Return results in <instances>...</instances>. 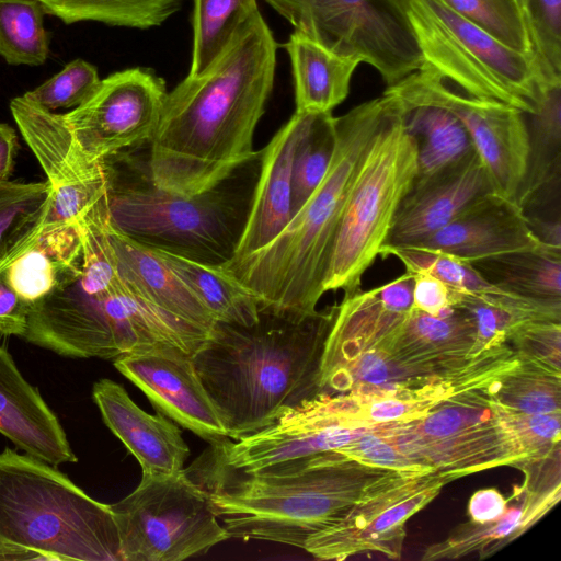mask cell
<instances>
[{
	"label": "cell",
	"mask_w": 561,
	"mask_h": 561,
	"mask_svg": "<svg viewBox=\"0 0 561 561\" xmlns=\"http://www.w3.org/2000/svg\"><path fill=\"white\" fill-rule=\"evenodd\" d=\"M256 10L257 0H193V49L188 76L206 71Z\"/></svg>",
	"instance_id": "obj_30"
},
{
	"label": "cell",
	"mask_w": 561,
	"mask_h": 561,
	"mask_svg": "<svg viewBox=\"0 0 561 561\" xmlns=\"http://www.w3.org/2000/svg\"><path fill=\"white\" fill-rule=\"evenodd\" d=\"M508 342L519 358L560 371L561 323L533 320L519 325Z\"/></svg>",
	"instance_id": "obj_39"
},
{
	"label": "cell",
	"mask_w": 561,
	"mask_h": 561,
	"mask_svg": "<svg viewBox=\"0 0 561 561\" xmlns=\"http://www.w3.org/2000/svg\"><path fill=\"white\" fill-rule=\"evenodd\" d=\"M332 113H313L293 164V217L323 180L334 148Z\"/></svg>",
	"instance_id": "obj_34"
},
{
	"label": "cell",
	"mask_w": 561,
	"mask_h": 561,
	"mask_svg": "<svg viewBox=\"0 0 561 561\" xmlns=\"http://www.w3.org/2000/svg\"><path fill=\"white\" fill-rule=\"evenodd\" d=\"M508 500L494 489L488 488L474 492L468 504L470 522L486 524L496 520L505 513Z\"/></svg>",
	"instance_id": "obj_43"
},
{
	"label": "cell",
	"mask_w": 561,
	"mask_h": 561,
	"mask_svg": "<svg viewBox=\"0 0 561 561\" xmlns=\"http://www.w3.org/2000/svg\"><path fill=\"white\" fill-rule=\"evenodd\" d=\"M0 548L43 560L122 561L111 506L50 463L11 448L0 454Z\"/></svg>",
	"instance_id": "obj_5"
},
{
	"label": "cell",
	"mask_w": 561,
	"mask_h": 561,
	"mask_svg": "<svg viewBox=\"0 0 561 561\" xmlns=\"http://www.w3.org/2000/svg\"><path fill=\"white\" fill-rule=\"evenodd\" d=\"M113 364L171 421L209 445L230 439L196 373L192 354L162 345L122 355Z\"/></svg>",
	"instance_id": "obj_15"
},
{
	"label": "cell",
	"mask_w": 561,
	"mask_h": 561,
	"mask_svg": "<svg viewBox=\"0 0 561 561\" xmlns=\"http://www.w3.org/2000/svg\"><path fill=\"white\" fill-rule=\"evenodd\" d=\"M337 451L365 463L385 469L401 472L434 471L416 466L371 427Z\"/></svg>",
	"instance_id": "obj_40"
},
{
	"label": "cell",
	"mask_w": 561,
	"mask_h": 561,
	"mask_svg": "<svg viewBox=\"0 0 561 561\" xmlns=\"http://www.w3.org/2000/svg\"><path fill=\"white\" fill-rule=\"evenodd\" d=\"M313 113L295 112L262 153L260 176L233 257L237 263L267 247L293 218V164Z\"/></svg>",
	"instance_id": "obj_18"
},
{
	"label": "cell",
	"mask_w": 561,
	"mask_h": 561,
	"mask_svg": "<svg viewBox=\"0 0 561 561\" xmlns=\"http://www.w3.org/2000/svg\"><path fill=\"white\" fill-rule=\"evenodd\" d=\"M37 0H0V56L13 66H39L49 55L50 35Z\"/></svg>",
	"instance_id": "obj_32"
},
{
	"label": "cell",
	"mask_w": 561,
	"mask_h": 561,
	"mask_svg": "<svg viewBox=\"0 0 561 561\" xmlns=\"http://www.w3.org/2000/svg\"><path fill=\"white\" fill-rule=\"evenodd\" d=\"M277 43L256 10L218 59L167 93L150 139L148 175L175 195L194 196L252 162L255 128L274 85Z\"/></svg>",
	"instance_id": "obj_1"
},
{
	"label": "cell",
	"mask_w": 561,
	"mask_h": 561,
	"mask_svg": "<svg viewBox=\"0 0 561 561\" xmlns=\"http://www.w3.org/2000/svg\"><path fill=\"white\" fill-rule=\"evenodd\" d=\"M337 305L312 312L261 309L251 325L217 323L192 355L230 439L275 423L321 394V364Z\"/></svg>",
	"instance_id": "obj_2"
},
{
	"label": "cell",
	"mask_w": 561,
	"mask_h": 561,
	"mask_svg": "<svg viewBox=\"0 0 561 561\" xmlns=\"http://www.w3.org/2000/svg\"><path fill=\"white\" fill-rule=\"evenodd\" d=\"M379 255L397 256L407 272L427 273L461 293H506L489 283L470 262L444 252L408 247L381 249Z\"/></svg>",
	"instance_id": "obj_36"
},
{
	"label": "cell",
	"mask_w": 561,
	"mask_h": 561,
	"mask_svg": "<svg viewBox=\"0 0 561 561\" xmlns=\"http://www.w3.org/2000/svg\"><path fill=\"white\" fill-rule=\"evenodd\" d=\"M150 249L184 282L217 323L251 325L256 322L259 299L224 266Z\"/></svg>",
	"instance_id": "obj_26"
},
{
	"label": "cell",
	"mask_w": 561,
	"mask_h": 561,
	"mask_svg": "<svg viewBox=\"0 0 561 561\" xmlns=\"http://www.w3.org/2000/svg\"><path fill=\"white\" fill-rule=\"evenodd\" d=\"M18 136L8 124L0 123V181H8L14 167Z\"/></svg>",
	"instance_id": "obj_45"
},
{
	"label": "cell",
	"mask_w": 561,
	"mask_h": 561,
	"mask_svg": "<svg viewBox=\"0 0 561 561\" xmlns=\"http://www.w3.org/2000/svg\"><path fill=\"white\" fill-rule=\"evenodd\" d=\"M100 81L96 68L78 58L23 95L48 111L75 108L94 92Z\"/></svg>",
	"instance_id": "obj_37"
},
{
	"label": "cell",
	"mask_w": 561,
	"mask_h": 561,
	"mask_svg": "<svg viewBox=\"0 0 561 561\" xmlns=\"http://www.w3.org/2000/svg\"><path fill=\"white\" fill-rule=\"evenodd\" d=\"M30 307L0 272V333L23 336L27 328Z\"/></svg>",
	"instance_id": "obj_42"
},
{
	"label": "cell",
	"mask_w": 561,
	"mask_h": 561,
	"mask_svg": "<svg viewBox=\"0 0 561 561\" xmlns=\"http://www.w3.org/2000/svg\"><path fill=\"white\" fill-rule=\"evenodd\" d=\"M0 433L25 454L53 466L78 461L58 417L2 346Z\"/></svg>",
	"instance_id": "obj_20"
},
{
	"label": "cell",
	"mask_w": 561,
	"mask_h": 561,
	"mask_svg": "<svg viewBox=\"0 0 561 561\" xmlns=\"http://www.w3.org/2000/svg\"><path fill=\"white\" fill-rule=\"evenodd\" d=\"M451 481L437 471H397L337 523L309 537L302 549L320 560H344L363 553L399 559L407 522Z\"/></svg>",
	"instance_id": "obj_11"
},
{
	"label": "cell",
	"mask_w": 561,
	"mask_h": 561,
	"mask_svg": "<svg viewBox=\"0 0 561 561\" xmlns=\"http://www.w3.org/2000/svg\"><path fill=\"white\" fill-rule=\"evenodd\" d=\"M167 93L153 70L128 68L102 79L82 104L62 115L85 156L100 161L150 141Z\"/></svg>",
	"instance_id": "obj_12"
},
{
	"label": "cell",
	"mask_w": 561,
	"mask_h": 561,
	"mask_svg": "<svg viewBox=\"0 0 561 561\" xmlns=\"http://www.w3.org/2000/svg\"><path fill=\"white\" fill-rule=\"evenodd\" d=\"M534 50L549 82H561V0H527Z\"/></svg>",
	"instance_id": "obj_38"
},
{
	"label": "cell",
	"mask_w": 561,
	"mask_h": 561,
	"mask_svg": "<svg viewBox=\"0 0 561 561\" xmlns=\"http://www.w3.org/2000/svg\"><path fill=\"white\" fill-rule=\"evenodd\" d=\"M375 134L346 197L323 290H359L364 273L379 255L396 213L417 172V147L396 100Z\"/></svg>",
	"instance_id": "obj_7"
},
{
	"label": "cell",
	"mask_w": 561,
	"mask_h": 561,
	"mask_svg": "<svg viewBox=\"0 0 561 561\" xmlns=\"http://www.w3.org/2000/svg\"><path fill=\"white\" fill-rule=\"evenodd\" d=\"M330 51L369 64L391 85L417 70L422 53L401 0H264Z\"/></svg>",
	"instance_id": "obj_10"
},
{
	"label": "cell",
	"mask_w": 561,
	"mask_h": 561,
	"mask_svg": "<svg viewBox=\"0 0 561 561\" xmlns=\"http://www.w3.org/2000/svg\"><path fill=\"white\" fill-rule=\"evenodd\" d=\"M471 264L489 283L508 294L561 301V251H516Z\"/></svg>",
	"instance_id": "obj_27"
},
{
	"label": "cell",
	"mask_w": 561,
	"mask_h": 561,
	"mask_svg": "<svg viewBox=\"0 0 561 561\" xmlns=\"http://www.w3.org/2000/svg\"><path fill=\"white\" fill-rule=\"evenodd\" d=\"M209 495L230 538L302 549L397 470L339 451L297 460L262 473L213 463L203 455L185 470ZM401 472V471H400Z\"/></svg>",
	"instance_id": "obj_3"
},
{
	"label": "cell",
	"mask_w": 561,
	"mask_h": 561,
	"mask_svg": "<svg viewBox=\"0 0 561 561\" xmlns=\"http://www.w3.org/2000/svg\"><path fill=\"white\" fill-rule=\"evenodd\" d=\"M110 506L122 561H181L230 538L208 493L185 469L142 473L138 486Z\"/></svg>",
	"instance_id": "obj_9"
},
{
	"label": "cell",
	"mask_w": 561,
	"mask_h": 561,
	"mask_svg": "<svg viewBox=\"0 0 561 561\" xmlns=\"http://www.w3.org/2000/svg\"><path fill=\"white\" fill-rule=\"evenodd\" d=\"M103 162L108 220L117 230L149 248L213 265L233 257L252 195L232 191L228 179L194 196L175 195L152 184L148 173L131 180L111 158Z\"/></svg>",
	"instance_id": "obj_6"
},
{
	"label": "cell",
	"mask_w": 561,
	"mask_h": 561,
	"mask_svg": "<svg viewBox=\"0 0 561 561\" xmlns=\"http://www.w3.org/2000/svg\"><path fill=\"white\" fill-rule=\"evenodd\" d=\"M10 110L50 185L39 230L76 221L106 195L103 160L92 161L85 156L62 114L48 111L24 95L12 99Z\"/></svg>",
	"instance_id": "obj_14"
},
{
	"label": "cell",
	"mask_w": 561,
	"mask_h": 561,
	"mask_svg": "<svg viewBox=\"0 0 561 561\" xmlns=\"http://www.w3.org/2000/svg\"><path fill=\"white\" fill-rule=\"evenodd\" d=\"M123 280L147 302L208 335L217 322L184 282L148 247L117 230L106 220Z\"/></svg>",
	"instance_id": "obj_21"
},
{
	"label": "cell",
	"mask_w": 561,
	"mask_h": 561,
	"mask_svg": "<svg viewBox=\"0 0 561 561\" xmlns=\"http://www.w3.org/2000/svg\"><path fill=\"white\" fill-rule=\"evenodd\" d=\"M518 504L506 508L503 516L486 524L469 522L456 530L447 540L428 547L423 560L454 559L471 551L492 553L526 531L545 514V508L533 501L523 486L514 491Z\"/></svg>",
	"instance_id": "obj_28"
},
{
	"label": "cell",
	"mask_w": 561,
	"mask_h": 561,
	"mask_svg": "<svg viewBox=\"0 0 561 561\" xmlns=\"http://www.w3.org/2000/svg\"><path fill=\"white\" fill-rule=\"evenodd\" d=\"M399 81L462 123L495 192L514 199L528 158L525 114L511 105L467 94L423 65Z\"/></svg>",
	"instance_id": "obj_13"
},
{
	"label": "cell",
	"mask_w": 561,
	"mask_h": 561,
	"mask_svg": "<svg viewBox=\"0 0 561 561\" xmlns=\"http://www.w3.org/2000/svg\"><path fill=\"white\" fill-rule=\"evenodd\" d=\"M49 196L48 181H0V272L34 240Z\"/></svg>",
	"instance_id": "obj_29"
},
{
	"label": "cell",
	"mask_w": 561,
	"mask_h": 561,
	"mask_svg": "<svg viewBox=\"0 0 561 561\" xmlns=\"http://www.w3.org/2000/svg\"><path fill=\"white\" fill-rule=\"evenodd\" d=\"M82 268L83 243L76 220L42 228L1 273L31 308L78 278Z\"/></svg>",
	"instance_id": "obj_22"
},
{
	"label": "cell",
	"mask_w": 561,
	"mask_h": 561,
	"mask_svg": "<svg viewBox=\"0 0 561 561\" xmlns=\"http://www.w3.org/2000/svg\"><path fill=\"white\" fill-rule=\"evenodd\" d=\"M385 92L396 100L404 126L416 141L414 181L437 173L474 150L467 129L448 110L422 99L400 81Z\"/></svg>",
	"instance_id": "obj_23"
},
{
	"label": "cell",
	"mask_w": 561,
	"mask_h": 561,
	"mask_svg": "<svg viewBox=\"0 0 561 561\" xmlns=\"http://www.w3.org/2000/svg\"><path fill=\"white\" fill-rule=\"evenodd\" d=\"M413 276L407 272L398 278L377 287V295L390 311L404 314L413 307Z\"/></svg>",
	"instance_id": "obj_44"
},
{
	"label": "cell",
	"mask_w": 561,
	"mask_h": 561,
	"mask_svg": "<svg viewBox=\"0 0 561 561\" xmlns=\"http://www.w3.org/2000/svg\"><path fill=\"white\" fill-rule=\"evenodd\" d=\"M388 106L382 94L334 117L332 158L314 192L267 247L221 265L256 296L260 310H317L346 197Z\"/></svg>",
	"instance_id": "obj_4"
},
{
	"label": "cell",
	"mask_w": 561,
	"mask_h": 561,
	"mask_svg": "<svg viewBox=\"0 0 561 561\" xmlns=\"http://www.w3.org/2000/svg\"><path fill=\"white\" fill-rule=\"evenodd\" d=\"M504 45L534 53L526 20L516 0H440Z\"/></svg>",
	"instance_id": "obj_35"
},
{
	"label": "cell",
	"mask_w": 561,
	"mask_h": 561,
	"mask_svg": "<svg viewBox=\"0 0 561 561\" xmlns=\"http://www.w3.org/2000/svg\"><path fill=\"white\" fill-rule=\"evenodd\" d=\"M492 192L495 190L491 178L473 150L437 173L413 182L381 249L409 247L430 237Z\"/></svg>",
	"instance_id": "obj_16"
},
{
	"label": "cell",
	"mask_w": 561,
	"mask_h": 561,
	"mask_svg": "<svg viewBox=\"0 0 561 561\" xmlns=\"http://www.w3.org/2000/svg\"><path fill=\"white\" fill-rule=\"evenodd\" d=\"M496 400L523 414L561 412V374L541 364L519 358L494 387Z\"/></svg>",
	"instance_id": "obj_33"
},
{
	"label": "cell",
	"mask_w": 561,
	"mask_h": 561,
	"mask_svg": "<svg viewBox=\"0 0 561 561\" xmlns=\"http://www.w3.org/2000/svg\"><path fill=\"white\" fill-rule=\"evenodd\" d=\"M66 24L83 21L146 30L161 25L182 0H37Z\"/></svg>",
	"instance_id": "obj_31"
},
{
	"label": "cell",
	"mask_w": 561,
	"mask_h": 561,
	"mask_svg": "<svg viewBox=\"0 0 561 561\" xmlns=\"http://www.w3.org/2000/svg\"><path fill=\"white\" fill-rule=\"evenodd\" d=\"M92 394L105 425L138 460L142 473L184 469L190 449L173 421L145 412L123 386L107 378L94 383Z\"/></svg>",
	"instance_id": "obj_19"
},
{
	"label": "cell",
	"mask_w": 561,
	"mask_h": 561,
	"mask_svg": "<svg viewBox=\"0 0 561 561\" xmlns=\"http://www.w3.org/2000/svg\"><path fill=\"white\" fill-rule=\"evenodd\" d=\"M516 1H517V4H518V7H519V9H520L525 20H526V23H527V26H528V30H529L528 14H527V0H516ZM529 33H530V31H529Z\"/></svg>",
	"instance_id": "obj_46"
},
{
	"label": "cell",
	"mask_w": 561,
	"mask_h": 561,
	"mask_svg": "<svg viewBox=\"0 0 561 561\" xmlns=\"http://www.w3.org/2000/svg\"><path fill=\"white\" fill-rule=\"evenodd\" d=\"M284 48L290 59L297 112L331 113L346 99L358 60L334 54L297 31Z\"/></svg>",
	"instance_id": "obj_24"
},
{
	"label": "cell",
	"mask_w": 561,
	"mask_h": 561,
	"mask_svg": "<svg viewBox=\"0 0 561 561\" xmlns=\"http://www.w3.org/2000/svg\"><path fill=\"white\" fill-rule=\"evenodd\" d=\"M528 158L514 201L526 213L559 192L561 180V83L550 84L537 110L525 114Z\"/></svg>",
	"instance_id": "obj_25"
},
{
	"label": "cell",
	"mask_w": 561,
	"mask_h": 561,
	"mask_svg": "<svg viewBox=\"0 0 561 561\" xmlns=\"http://www.w3.org/2000/svg\"><path fill=\"white\" fill-rule=\"evenodd\" d=\"M423 66L476 98L533 114L549 82L536 53L515 50L440 0H401ZM561 83V82H557Z\"/></svg>",
	"instance_id": "obj_8"
},
{
	"label": "cell",
	"mask_w": 561,
	"mask_h": 561,
	"mask_svg": "<svg viewBox=\"0 0 561 561\" xmlns=\"http://www.w3.org/2000/svg\"><path fill=\"white\" fill-rule=\"evenodd\" d=\"M409 248L439 251L470 263L516 251H561L543 244L516 202L496 192L481 197L445 227Z\"/></svg>",
	"instance_id": "obj_17"
},
{
	"label": "cell",
	"mask_w": 561,
	"mask_h": 561,
	"mask_svg": "<svg viewBox=\"0 0 561 561\" xmlns=\"http://www.w3.org/2000/svg\"><path fill=\"white\" fill-rule=\"evenodd\" d=\"M411 274L414 282L413 308L432 316H439L457 306L461 291L427 273Z\"/></svg>",
	"instance_id": "obj_41"
}]
</instances>
